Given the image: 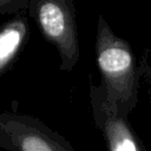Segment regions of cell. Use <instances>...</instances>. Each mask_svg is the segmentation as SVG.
<instances>
[{
	"label": "cell",
	"mask_w": 151,
	"mask_h": 151,
	"mask_svg": "<svg viewBox=\"0 0 151 151\" xmlns=\"http://www.w3.org/2000/svg\"><path fill=\"white\" fill-rule=\"evenodd\" d=\"M94 52L106 99L127 117L138 103L140 70L130 42L117 35L103 15L97 19Z\"/></svg>",
	"instance_id": "6da1fadb"
},
{
	"label": "cell",
	"mask_w": 151,
	"mask_h": 151,
	"mask_svg": "<svg viewBox=\"0 0 151 151\" xmlns=\"http://www.w3.org/2000/svg\"><path fill=\"white\" fill-rule=\"evenodd\" d=\"M27 11L44 39L57 50L59 68L64 72L72 71L80 57L74 1L31 0Z\"/></svg>",
	"instance_id": "7a4b0ae2"
},
{
	"label": "cell",
	"mask_w": 151,
	"mask_h": 151,
	"mask_svg": "<svg viewBox=\"0 0 151 151\" xmlns=\"http://www.w3.org/2000/svg\"><path fill=\"white\" fill-rule=\"evenodd\" d=\"M0 147L6 151H76L61 134L39 118L0 112Z\"/></svg>",
	"instance_id": "3957f363"
},
{
	"label": "cell",
	"mask_w": 151,
	"mask_h": 151,
	"mask_svg": "<svg viewBox=\"0 0 151 151\" xmlns=\"http://www.w3.org/2000/svg\"><path fill=\"white\" fill-rule=\"evenodd\" d=\"M90 103L93 122L103 134L107 151H146L127 117L122 116L117 106L106 99L100 84L91 85Z\"/></svg>",
	"instance_id": "277c9868"
},
{
	"label": "cell",
	"mask_w": 151,
	"mask_h": 151,
	"mask_svg": "<svg viewBox=\"0 0 151 151\" xmlns=\"http://www.w3.org/2000/svg\"><path fill=\"white\" fill-rule=\"evenodd\" d=\"M29 37L27 18L17 14L0 26V78L9 71Z\"/></svg>",
	"instance_id": "5b68a950"
},
{
	"label": "cell",
	"mask_w": 151,
	"mask_h": 151,
	"mask_svg": "<svg viewBox=\"0 0 151 151\" xmlns=\"http://www.w3.org/2000/svg\"><path fill=\"white\" fill-rule=\"evenodd\" d=\"M31 0H0V14H14L25 11Z\"/></svg>",
	"instance_id": "8992f818"
},
{
	"label": "cell",
	"mask_w": 151,
	"mask_h": 151,
	"mask_svg": "<svg viewBox=\"0 0 151 151\" xmlns=\"http://www.w3.org/2000/svg\"><path fill=\"white\" fill-rule=\"evenodd\" d=\"M150 79H151V77H150ZM150 81H151V80H150Z\"/></svg>",
	"instance_id": "52a82bcc"
}]
</instances>
